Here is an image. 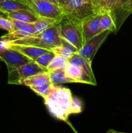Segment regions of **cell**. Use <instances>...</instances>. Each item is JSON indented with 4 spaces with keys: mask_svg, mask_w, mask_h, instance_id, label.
Instances as JSON below:
<instances>
[{
    "mask_svg": "<svg viewBox=\"0 0 132 133\" xmlns=\"http://www.w3.org/2000/svg\"><path fill=\"white\" fill-rule=\"evenodd\" d=\"M72 98L69 88L54 85L50 94L43 99L49 113L56 119L67 123L71 114Z\"/></svg>",
    "mask_w": 132,
    "mask_h": 133,
    "instance_id": "obj_1",
    "label": "cell"
},
{
    "mask_svg": "<svg viewBox=\"0 0 132 133\" xmlns=\"http://www.w3.org/2000/svg\"><path fill=\"white\" fill-rule=\"evenodd\" d=\"M7 43L15 45H31L51 51L53 48L62 44V39L59 33L58 22L40 33L29 35L23 38Z\"/></svg>",
    "mask_w": 132,
    "mask_h": 133,
    "instance_id": "obj_2",
    "label": "cell"
},
{
    "mask_svg": "<svg viewBox=\"0 0 132 133\" xmlns=\"http://www.w3.org/2000/svg\"><path fill=\"white\" fill-rule=\"evenodd\" d=\"M60 36L80 50L84 45L82 22L63 14L58 22Z\"/></svg>",
    "mask_w": 132,
    "mask_h": 133,
    "instance_id": "obj_3",
    "label": "cell"
},
{
    "mask_svg": "<svg viewBox=\"0 0 132 133\" xmlns=\"http://www.w3.org/2000/svg\"><path fill=\"white\" fill-rule=\"evenodd\" d=\"M27 5L39 18H51L60 21L63 15L62 9L58 5L43 0H16Z\"/></svg>",
    "mask_w": 132,
    "mask_h": 133,
    "instance_id": "obj_4",
    "label": "cell"
},
{
    "mask_svg": "<svg viewBox=\"0 0 132 133\" xmlns=\"http://www.w3.org/2000/svg\"><path fill=\"white\" fill-rule=\"evenodd\" d=\"M62 9L63 14L80 22L98 12L91 0H70Z\"/></svg>",
    "mask_w": 132,
    "mask_h": 133,
    "instance_id": "obj_5",
    "label": "cell"
},
{
    "mask_svg": "<svg viewBox=\"0 0 132 133\" xmlns=\"http://www.w3.org/2000/svg\"><path fill=\"white\" fill-rule=\"evenodd\" d=\"M43 71H47L40 67L34 61H31L18 68L9 71L8 83L10 84H22V81L24 79Z\"/></svg>",
    "mask_w": 132,
    "mask_h": 133,
    "instance_id": "obj_6",
    "label": "cell"
},
{
    "mask_svg": "<svg viewBox=\"0 0 132 133\" xmlns=\"http://www.w3.org/2000/svg\"><path fill=\"white\" fill-rule=\"evenodd\" d=\"M0 61L6 64L8 71L18 68L31 61L25 56L6 45V42L0 46Z\"/></svg>",
    "mask_w": 132,
    "mask_h": 133,
    "instance_id": "obj_7",
    "label": "cell"
},
{
    "mask_svg": "<svg viewBox=\"0 0 132 133\" xmlns=\"http://www.w3.org/2000/svg\"><path fill=\"white\" fill-rule=\"evenodd\" d=\"M109 30L103 31L94 37L91 38L83 45L82 48L78 51L77 53L81 57L92 62L97 51L104 42L108 35L111 33Z\"/></svg>",
    "mask_w": 132,
    "mask_h": 133,
    "instance_id": "obj_8",
    "label": "cell"
},
{
    "mask_svg": "<svg viewBox=\"0 0 132 133\" xmlns=\"http://www.w3.org/2000/svg\"><path fill=\"white\" fill-rule=\"evenodd\" d=\"M100 18L101 12H100L82 21V31L84 44L89 39L102 32L100 27Z\"/></svg>",
    "mask_w": 132,
    "mask_h": 133,
    "instance_id": "obj_9",
    "label": "cell"
},
{
    "mask_svg": "<svg viewBox=\"0 0 132 133\" xmlns=\"http://www.w3.org/2000/svg\"><path fill=\"white\" fill-rule=\"evenodd\" d=\"M65 73L67 77L75 80L76 83L97 85L96 79L91 77L82 68L76 64H69L68 66L65 70Z\"/></svg>",
    "mask_w": 132,
    "mask_h": 133,
    "instance_id": "obj_10",
    "label": "cell"
},
{
    "mask_svg": "<svg viewBox=\"0 0 132 133\" xmlns=\"http://www.w3.org/2000/svg\"><path fill=\"white\" fill-rule=\"evenodd\" d=\"M6 45L9 48L17 51L21 54L25 56L26 57L33 61H36L38 57H40L42 55L50 51L47 49L31 46V45H15V44H10L7 42H6Z\"/></svg>",
    "mask_w": 132,
    "mask_h": 133,
    "instance_id": "obj_11",
    "label": "cell"
},
{
    "mask_svg": "<svg viewBox=\"0 0 132 133\" xmlns=\"http://www.w3.org/2000/svg\"><path fill=\"white\" fill-rule=\"evenodd\" d=\"M34 34V23H29L23 28L14 31L12 32H8L6 35L1 36V40L5 42H10L14 40L23 38Z\"/></svg>",
    "mask_w": 132,
    "mask_h": 133,
    "instance_id": "obj_12",
    "label": "cell"
},
{
    "mask_svg": "<svg viewBox=\"0 0 132 133\" xmlns=\"http://www.w3.org/2000/svg\"><path fill=\"white\" fill-rule=\"evenodd\" d=\"M50 83L48 71L39 73V74L29 77L27 79H24L22 81V84L29 87L30 88L38 87L44 84H49Z\"/></svg>",
    "mask_w": 132,
    "mask_h": 133,
    "instance_id": "obj_13",
    "label": "cell"
},
{
    "mask_svg": "<svg viewBox=\"0 0 132 133\" xmlns=\"http://www.w3.org/2000/svg\"><path fill=\"white\" fill-rule=\"evenodd\" d=\"M132 13V0H129L126 5L122 7V9L113 17L116 32H118L128 17Z\"/></svg>",
    "mask_w": 132,
    "mask_h": 133,
    "instance_id": "obj_14",
    "label": "cell"
},
{
    "mask_svg": "<svg viewBox=\"0 0 132 133\" xmlns=\"http://www.w3.org/2000/svg\"><path fill=\"white\" fill-rule=\"evenodd\" d=\"M78 51V49H76L75 47L65 40L62 39V44L59 46L53 48L51 51H53L56 55L61 56L67 59H70L75 53H77Z\"/></svg>",
    "mask_w": 132,
    "mask_h": 133,
    "instance_id": "obj_15",
    "label": "cell"
},
{
    "mask_svg": "<svg viewBox=\"0 0 132 133\" xmlns=\"http://www.w3.org/2000/svg\"><path fill=\"white\" fill-rule=\"evenodd\" d=\"M8 18L20 20L27 23H33L39 19V17L31 11L19 10V11L8 13Z\"/></svg>",
    "mask_w": 132,
    "mask_h": 133,
    "instance_id": "obj_16",
    "label": "cell"
},
{
    "mask_svg": "<svg viewBox=\"0 0 132 133\" xmlns=\"http://www.w3.org/2000/svg\"><path fill=\"white\" fill-rule=\"evenodd\" d=\"M69 63L74 64H76L77 66H80L91 77L95 79L94 74H93V70H92L91 68L92 62H90L89 61L87 60L86 58L81 57V56L78 55L76 53L70 59H69Z\"/></svg>",
    "mask_w": 132,
    "mask_h": 133,
    "instance_id": "obj_17",
    "label": "cell"
},
{
    "mask_svg": "<svg viewBox=\"0 0 132 133\" xmlns=\"http://www.w3.org/2000/svg\"><path fill=\"white\" fill-rule=\"evenodd\" d=\"M0 9L7 14L12 12H16L19 10L31 11V9L27 5L16 0H5L3 2L0 3Z\"/></svg>",
    "mask_w": 132,
    "mask_h": 133,
    "instance_id": "obj_18",
    "label": "cell"
},
{
    "mask_svg": "<svg viewBox=\"0 0 132 133\" xmlns=\"http://www.w3.org/2000/svg\"><path fill=\"white\" fill-rule=\"evenodd\" d=\"M100 27L101 31L109 30L111 32H116V27L113 19L111 12L105 10L101 11V18L100 21Z\"/></svg>",
    "mask_w": 132,
    "mask_h": 133,
    "instance_id": "obj_19",
    "label": "cell"
},
{
    "mask_svg": "<svg viewBox=\"0 0 132 133\" xmlns=\"http://www.w3.org/2000/svg\"><path fill=\"white\" fill-rule=\"evenodd\" d=\"M50 83L52 84H56L61 83H75V80L71 79L66 75L65 70H58L54 71H48Z\"/></svg>",
    "mask_w": 132,
    "mask_h": 133,
    "instance_id": "obj_20",
    "label": "cell"
},
{
    "mask_svg": "<svg viewBox=\"0 0 132 133\" xmlns=\"http://www.w3.org/2000/svg\"><path fill=\"white\" fill-rule=\"evenodd\" d=\"M59 21L56 19H51V18H43L40 17L39 19L34 23V34L36 35L39 34L43 31H45L46 29H49L53 25L56 24Z\"/></svg>",
    "mask_w": 132,
    "mask_h": 133,
    "instance_id": "obj_21",
    "label": "cell"
},
{
    "mask_svg": "<svg viewBox=\"0 0 132 133\" xmlns=\"http://www.w3.org/2000/svg\"><path fill=\"white\" fill-rule=\"evenodd\" d=\"M69 61L67 58L58 55H55L47 68V71L65 70L68 66Z\"/></svg>",
    "mask_w": 132,
    "mask_h": 133,
    "instance_id": "obj_22",
    "label": "cell"
},
{
    "mask_svg": "<svg viewBox=\"0 0 132 133\" xmlns=\"http://www.w3.org/2000/svg\"><path fill=\"white\" fill-rule=\"evenodd\" d=\"M55 55H56L53 51H50L48 53H45V54L42 55L40 57H38L34 62L36 64H38L40 67L42 68L44 70L47 71V66H49V64L50 63L53 58L55 57Z\"/></svg>",
    "mask_w": 132,
    "mask_h": 133,
    "instance_id": "obj_23",
    "label": "cell"
},
{
    "mask_svg": "<svg viewBox=\"0 0 132 133\" xmlns=\"http://www.w3.org/2000/svg\"><path fill=\"white\" fill-rule=\"evenodd\" d=\"M54 86V84H52V83H49V84H44V85L40 86L38 87L32 88L31 89L35 93L37 94L38 96H41L43 98H45V97L50 94L51 91L53 90Z\"/></svg>",
    "mask_w": 132,
    "mask_h": 133,
    "instance_id": "obj_24",
    "label": "cell"
},
{
    "mask_svg": "<svg viewBox=\"0 0 132 133\" xmlns=\"http://www.w3.org/2000/svg\"><path fill=\"white\" fill-rule=\"evenodd\" d=\"M71 114H79L82 112L83 109L82 102L78 97L72 96V102H71Z\"/></svg>",
    "mask_w": 132,
    "mask_h": 133,
    "instance_id": "obj_25",
    "label": "cell"
},
{
    "mask_svg": "<svg viewBox=\"0 0 132 133\" xmlns=\"http://www.w3.org/2000/svg\"><path fill=\"white\" fill-rule=\"evenodd\" d=\"M116 1L117 0H101L98 6V10L99 12L105 10L111 12L115 6Z\"/></svg>",
    "mask_w": 132,
    "mask_h": 133,
    "instance_id": "obj_26",
    "label": "cell"
},
{
    "mask_svg": "<svg viewBox=\"0 0 132 133\" xmlns=\"http://www.w3.org/2000/svg\"><path fill=\"white\" fill-rule=\"evenodd\" d=\"M0 29L8 31V32H12V23L11 19L0 16Z\"/></svg>",
    "mask_w": 132,
    "mask_h": 133,
    "instance_id": "obj_27",
    "label": "cell"
},
{
    "mask_svg": "<svg viewBox=\"0 0 132 133\" xmlns=\"http://www.w3.org/2000/svg\"><path fill=\"white\" fill-rule=\"evenodd\" d=\"M129 1V0H117L115 6H114L113 9L111 11V14L112 15V17H113L122 9V7L124 5H126Z\"/></svg>",
    "mask_w": 132,
    "mask_h": 133,
    "instance_id": "obj_28",
    "label": "cell"
},
{
    "mask_svg": "<svg viewBox=\"0 0 132 133\" xmlns=\"http://www.w3.org/2000/svg\"><path fill=\"white\" fill-rule=\"evenodd\" d=\"M11 19L12 23V32L14 31H17V30L23 28L25 26L27 25L28 23H27V22H22V21L20 20H17V19Z\"/></svg>",
    "mask_w": 132,
    "mask_h": 133,
    "instance_id": "obj_29",
    "label": "cell"
},
{
    "mask_svg": "<svg viewBox=\"0 0 132 133\" xmlns=\"http://www.w3.org/2000/svg\"><path fill=\"white\" fill-rule=\"evenodd\" d=\"M70 0H58V5L62 9V7L67 5Z\"/></svg>",
    "mask_w": 132,
    "mask_h": 133,
    "instance_id": "obj_30",
    "label": "cell"
},
{
    "mask_svg": "<svg viewBox=\"0 0 132 133\" xmlns=\"http://www.w3.org/2000/svg\"><path fill=\"white\" fill-rule=\"evenodd\" d=\"M92 2V3L93 4V5L94 6V7L97 9V11L98 12H100L99 10H98V6H99L100 2L101 1V0H91Z\"/></svg>",
    "mask_w": 132,
    "mask_h": 133,
    "instance_id": "obj_31",
    "label": "cell"
},
{
    "mask_svg": "<svg viewBox=\"0 0 132 133\" xmlns=\"http://www.w3.org/2000/svg\"><path fill=\"white\" fill-rule=\"evenodd\" d=\"M0 16L5 17V18H8V14L0 9Z\"/></svg>",
    "mask_w": 132,
    "mask_h": 133,
    "instance_id": "obj_32",
    "label": "cell"
},
{
    "mask_svg": "<svg viewBox=\"0 0 132 133\" xmlns=\"http://www.w3.org/2000/svg\"><path fill=\"white\" fill-rule=\"evenodd\" d=\"M67 124H68V125H69V126H70V127H71V129H72V131H74V132H75V133H78V131H76V129H75V128H74V127H73V126H72V124H71V123H70V122H69V121H68V122H67Z\"/></svg>",
    "mask_w": 132,
    "mask_h": 133,
    "instance_id": "obj_33",
    "label": "cell"
},
{
    "mask_svg": "<svg viewBox=\"0 0 132 133\" xmlns=\"http://www.w3.org/2000/svg\"><path fill=\"white\" fill-rule=\"evenodd\" d=\"M106 133H126V132H119V131H115V130L113 129H109L107 131Z\"/></svg>",
    "mask_w": 132,
    "mask_h": 133,
    "instance_id": "obj_34",
    "label": "cell"
},
{
    "mask_svg": "<svg viewBox=\"0 0 132 133\" xmlns=\"http://www.w3.org/2000/svg\"><path fill=\"white\" fill-rule=\"evenodd\" d=\"M43 1H47V2H49V3H53V4H56V5H58V3L56 2V1H55V0H43Z\"/></svg>",
    "mask_w": 132,
    "mask_h": 133,
    "instance_id": "obj_35",
    "label": "cell"
},
{
    "mask_svg": "<svg viewBox=\"0 0 132 133\" xmlns=\"http://www.w3.org/2000/svg\"><path fill=\"white\" fill-rule=\"evenodd\" d=\"M4 1H5V0H0V3H2V2H3Z\"/></svg>",
    "mask_w": 132,
    "mask_h": 133,
    "instance_id": "obj_36",
    "label": "cell"
},
{
    "mask_svg": "<svg viewBox=\"0 0 132 133\" xmlns=\"http://www.w3.org/2000/svg\"><path fill=\"white\" fill-rule=\"evenodd\" d=\"M55 1H56V2H57V3H58V0H55ZM58 6H59V5H58Z\"/></svg>",
    "mask_w": 132,
    "mask_h": 133,
    "instance_id": "obj_37",
    "label": "cell"
}]
</instances>
